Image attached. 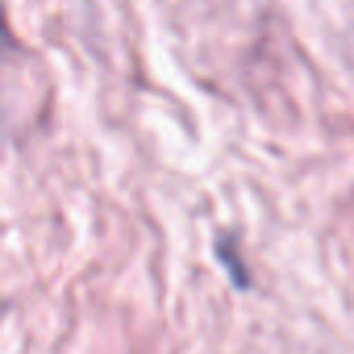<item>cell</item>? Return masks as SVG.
<instances>
[{
  "mask_svg": "<svg viewBox=\"0 0 354 354\" xmlns=\"http://www.w3.org/2000/svg\"><path fill=\"white\" fill-rule=\"evenodd\" d=\"M5 50H13V42H9V26H5V17H0V55Z\"/></svg>",
  "mask_w": 354,
  "mask_h": 354,
  "instance_id": "1",
  "label": "cell"
}]
</instances>
